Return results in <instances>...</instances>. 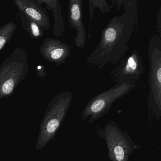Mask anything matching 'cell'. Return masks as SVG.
Returning a JSON list of instances; mask_svg holds the SVG:
<instances>
[{
  "label": "cell",
  "instance_id": "obj_14",
  "mask_svg": "<svg viewBox=\"0 0 161 161\" xmlns=\"http://www.w3.org/2000/svg\"><path fill=\"white\" fill-rule=\"evenodd\" d=\"M89 9V17L90 21H92L94 16L95 9H99L102 14L109 13L113 8V6L109 5L105 0H88Z\"/></svg>",
  "mask_w": 161,
  "mask_h": 161
},
{
  "label": "cell",
  "instance_id": "obj_3",
  "mask_svg": "<svg viewBox=\"0 0 161 161\" xmlns=\"http://www.w3.org/2000/svg\"><path fill=\"white\" fill-rule=\"evenodd\" d=\"M29 71L26 50L17 47L0 65V100L12 96Z\"/></svg>",
  "mask_w": 161,
  "mask_h": 161
},
{
  "label": "cell",
  "instance_id": "obj_10",
  "mask_svg": "<svg viewBox=\"0 0 161 161\" xmlns=\"http://www.w3.org/2000/svg\"><path fill=\"white\" fill-rule=\"evenodd\" d=\"M18 10L35 21L43 31H48L51 21L47 9L42 7L36 0H14Z\"/></svg>",
  "mask_w": 161,
  "mask_h": 161
},
{
  "label": "cell",
  "instance_id": "obj_6",
  "mask_svg": "<svg viewBox=\"0 0 161 161\" xmlns=\"http://www.w3.org/2000/svg\"><path fill=\"white\" fill-rule=\"evenodd\" d=\"M137 87L136 82H129L114 86L109 90L103 91L88 101L81 115L82 120L89 118L88 122L93 123L109 112L113 103L129 94Z\"/></svg>",
  "mask_w": 161,
  "mask_h": 161
},
{
  "label": "cell",
  "instance_id": "obj_2",
  "mask_svg": "<svg viewBox=\"0 0 161 161\" xmlns=\"http://www.w3.org/2000/svg\"><path fill=\"white\" fill-rule=\"evenodd\" d=\"M73 97L71 91H61L50 102L40 123L36 150L43 149L54 138L67 114Z\"/></svg>",
  "mask_w": 161,
  "mask_h": 161
},
{
  "label": "cell",
  "instance_id": "obj_4",
  "mask_svg": "<svg viewBox=\"0 0 161 161\" xmlns=\"http://www.w3.org/2000/svg\"><path fill=\"white\" fill-rule=\"evenodd\" d=\"M96 133L105 141L111 161H129L130 156L140 148L129 134L113 120L109 121L103 128H97Z\"/></svg>",
  "mask_w": 161,
  "mask_h": 161
},
{
  "label": "cell",
  "instance_id": "obj_12",
  "mask_svg": "<svg viewBox=\"0 0 161 161\" xmlns=\"http://www.w3.org/2000/svg\"><path fill=\"white\" fill-rule=\"evenodd\" d=\"M18 14L22 28L27 31L31 38L38 39L44 36V31L37 23L25 15L22 11L18 10Z\"/></svg>",
  "mask_w": 161,
  "mask_h": 161
},
{
  "label": "cell",
  "instance_id": "obj_11",
  "mask_svg": "<svg viewBox=\"0 0 161 161\" xmlns=\"http://www.w3.org/2000/svg\"><path fill=\"white\" fill-rule=\"evenodd\" d=\"M42 5L45 4L46 8L51 11L54 17L53 33L56 37H61L65 32V21L62 14L61 4L59 0H36Z\"/></svg>",
  "mask_w": 161,
  "mask_h": 161
},
{
  "label": "cell",
  "instance_id": "obj_8",
  "mask_svg": "<svg viewBox=\"0 0 161 161\" xmlns=\"http://www.w3.org/2000/svg\"><path fill=\"white\" fill-rule=\"evenodd\" d=\"M71 47L59 39L47 37L39 48L42 57L54 67L64 64L71 53Z\"/></svg>",
  "mask_w": 161,
  "mask_h": 161
},
{
  "label": "cell",
  "instance_id": "obj_17",
  "mask_svg": "<svg viewBox=\"0 0 161 161\" xmlns=\"http://www.w3.org/2000/svg\"><path fill=\"white\" fill-rule=\"evenodd\" d=\"M124 0H115V2L116 4L118 11H119L121 8V5L124 3Z\"/></svg>",
  "mask_w": 161,
  "mask_h": 161
},
{
  "label": "cell",
  "instance_id": "obj_15",
  "mask_svg": "<svg viewBox=\"0 0 161 161\" xmlns=\"http://www.w3.org/2000/svg\"><path fill=\"white\" fill-rule=\"evenodd\" d=\"M36 71L38 77L41 79H44L47 76L46 68L43 64L38 65L36 67Z\"/></svg>",
  "mask_w": 161,
  "mask_h": 161
},
{
  "label": "cell",
  "instance_id": "obj_1",
  "mask_svg": "<svg viewBox=\"0 0 161 161\" xmlns=\"http://www.w3.org/2000/svg\"><path fill=\"white\" fill-rule=\"evenodd\" d=\"M124 11L110 20L101 34L97 46L88 56L86 63L102 69L108 64H116L129 50V43L138 27L137 0H124Z\"/></svg>",
  "mask_w": 161,
  "mask_h": 161
},
{
  "label": "cell",
  "instance_id": "obj_9",
  "mask_svg": "<svg viewBox=\"0 0 161 161\" xmlns=\"http://www.w3.org/2000/svg\"><path fill=\"white\" fill-rule=\"evenodd\" d=\"M68 14L70 27L76 31L74 43L77 47L83 49L86 43L87 34L83 21L82 1L69 0Z\"/></svg>",
  "mask_w": 161,
  "mask_h": 161
},
{
  "label": "cell",
  "instance_id": "obj_16",
  "mask_svg": "<svg viewBox=\"0 0 161 161\" xmlns=\"http://www.w3.org/2000/svg\"><path fill=\"white\" fill-rule=\"evenodd\" d=\"M157 29L158 31L159 37L161 38V7H160L158 10L157 15Z\"/></svg>",
  "mask_w": 161,
  "mask_h": 161
},
{
  "label": "cell",
  "instance_id": "obj_7",
  "mask_svg": "<svg viewBox=\"0 0 161 161\" xmlns=\"http://www.w3.org/2000/svg\"><path fill=\"white\" fill-rule=\"evenodd\" d=\"M120 61L118 65L111 71L116 85H119L124 83L139 80L144 73L145 67L137 50L132 51L128 56Z\"/></svg>",
  "mask_w": 161,
  "mask_h": 161
},
{
  "label": "cell",
  "instance_id": "obj_5",
  "mask_svg": "<svg viewBox=\"0 0 161 161\" xmlns=\"http://www.w3.org/2000/svg\"><path fill=\"white\" fill-rule=\"evenodd\" d=\"M149 61L148 107L159 120L161 116V38H151L148 47Z\"/></svg>",
  "mask_w": 161,
  "mask_h": 161
},
{
  "label": "cell",
  "instance_id": "obj_13",
  "mask_svg": "<svg viewBox=\"0 0 161 161\" xmlns=\"http://www.w3.org/2000/svg\"><path fill=\"white\" fill-rule=\"evenodd\" d=\"M17 27L13 22H7L0 27V52L13 38Z\"/></svg>",
  "mask_w": 161,
  "mask_h": 161
}]
</instances>
